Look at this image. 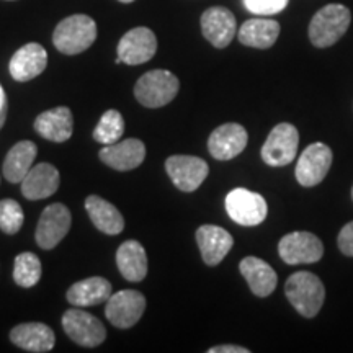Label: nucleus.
<instances>
[{
  "mask_svg": "<svg viewBox=\"0 0 353 353\" xmlns=\"http://www.w3.org/2000/svg\"><path fill=\"white\" fill-rule=\"evenodd\" d=\"M352 13L342 3H329L316 12L309 23V39L316 48H330L347 33Z\"/></svg>",
  "mask_w": 353,
  "mask_h": 353,
  "instance_id": "7ed1b4c3",
  "label": "nucleus"
},
{
  "mask_svg": "<svg viewBox=\"0 0 353 353\" xmlns=\"http://www.w3.org/2000/svg\"><path fill=\"white\" fill-rule=\"evenodd\" d=\"M280 34V23L267 19H250L241 26L237 38L244 46L268 50L276 43Z\"/></svg>",
  "mask_w": 353,
  "mask_h": 353,
  "instance_id": "bb28decb",
  "label": "nucleus"
},
{
  "mask_svg": "<svg viewBox=\"0 0 353 353\" xmlns=\"http://www.w3.org/2000/svg\"><path fill=\"white\" fill-rule=\"evenodd\" d=\"M278 254L288 265L316 263L324 255V245L316 234L294 231L281 237L278 242Z\"/></svg>",
  "mask_w": 353,
  "mask_h": 353,
  "instance_id": "6e6552de",
  "label": "nucleus"
},
{
  "mask_svg": "<svg viewBox=\"0 0 353 353\" xmlns=\"http://www.w3.org/2000/svg\"><path fill=\"white\" fill-rule=\"evenodd\" d=\"M196 244L200 247L203 262L210 267H216L232 249L234 239L226 229L213 224H203L196 231Z\"/></svg>",
  "mask_w": 353,
  "mask_h": 353,
  "instance_id": "dca6fc26",
  "label": "nucleus"
},
{
  "mask_svg": "<svg viewBox=\"0 0 353 353\" xmlns=\"http://www.w3.org/2000/svg\"><path fill=\"white\" fill-rule=\"evenodd\" d=\"M123 132H125V120L121 113L118 110H108L94 130V139L103 145L114 144L120 141Z\"/></svg>",
  "mask_w": 353,
  "mask_h": 353,
  "instance_id": "c85d7f7f",
  "label": "nucleus"
},
{
  "mask_svg": "<svg viewBox=\"0 0 353 353\" xmlns=\"http://www.w3.org/2000/svg\"><path fill=\"white\" fill-rule=\"evenodd\" d=\"M48 65V52L39 43H28L12 56L8 70L17 82H28L38 77Z\"/></svg>",
  "mask_w": 353,
  "mask_h": 353,
  "instance_id": "a211bd4d",
  "label": "nucleus"
},
{
  "mask_svg": "<svg viewBox=\"0 0 353 353\" xmlns=\"http://www.w3.org/2000/svg\"><path fill=\"white\" fill-rule=\"evenodd\" d=\"M145 159V145L139 139H125L105 145L100 151V161L114 170L126 172L139 167Z\"/></svg>",
  "mask_w": 353,
  "mask_h": 353,
  "instance_id": "f3484780",
  "label": "nucleus"
},
{
  "mask_svg": "<svg viewBox=\"0 0 353 353\" xmlns=\"http://www.w3.org/2000/svg\"><path fill=\"white\" fill-rule=\"evenodd\" d=\"M43 268L41 262L37 255L32 252L19 254L15 257V265H13V280L21 288H32L41 278Z\"/></svg>",
  "mask_w": 353,
  "mask_h": 353,
  "instance_id": "cd10ccee",
  "label": "nucleus"
},
{
  "mask_svg": "<svg viewBox=\"0 0 353 353\" xmlns=\"http://www.w3.org/2000/svg\"><path fill=\"white\" fill-rule=\"evenodd\" d=\"M118 270L131 283L143 281L148 275V255L138 241H126L117 250Z\"/></svg>",
  "mask_w": 353,
  "mask_h": 353,
  "instance_id": "b1692460",
  "label": "nucleus"
},
{
  "mask_svg": "<svg viewBox=\"0 0 353 353\" xmlns=\"http://www.w3.org/2000/svg\"><path fill=\"white\" fill-rule=\"evenodd\" d=\"M239 270L255 296L267 298L275 291L278 276L265 260L259 257H245L239 263Z\"/></svg>",
  "mask_w": 353,
  "mask_h": 353,
  "instance_id": "4be33fe9",
  "label": "nucleus"
},
{
  "mask_svg": "<svg viewBox=\"0 0 353 353\" xmlns=\"http://www.w3.org/2000/svg\"><path fill=\"white\" fill-rule=\"evenodd\" d=\"M10 341L21 350L44 353L52 350L56 343V335L51 327L43 322H25L12 329Z\"/></svg>",
  "mask_w": 353,
  "mask_h": 353,
  "instance_id": "aec40b11",
  "label": "nucleus"
},
{
  "mask_svg": "<svg viewBox=\"0 0 353 353\" xmlns=\"http://www.w3.org/2000/svg\"><path fill=\"white\" fill-rule=\"evenodd\" d=\"M85 210L90 216L94 226L99 231L108 234V236H117L125 229V219L118 208L112 203L103 200V198L90 195L85 200Z\"/></svg>",
  "mask_w": 353,
  "mask_h": 353,
  "instance_id": "393cba45",
  "label": "nucleus"
},
{
  "mask_svg": "<svg viewBox=\"0 0 353 353\" xmlns=\"http://www.w3.org/2000/svg\"><path fill=\"white\" fill-rule=\"evenodd\" d=\"M118 57L128 65H138L152 59L157 51V38L152 30L138 26L123 34L118 43Z\"/></svg>",
  "mask_w": 353,
  "mask_h": 353,
  "instance_id": "ddd939ff",
  "label": "nucleus"
},
{
  "mask_svg": "<svg viewBox=\"0 0 353 353\" xmlns=\"http://www.w3.org/2000/svg\"><path fill=\"white\" fill-rule=\"evenodd\" d=\"M290 0H244V6L255 15H275L285 10Z\"/></svg>",
  "mask_w": 353,
  "mask_h": 353,
  "instance_id": "7c9ffc66",
  "label": "nucleus"
},
{
  "mask_svg": "<svg viewBox=\"0 0 353 353\" xmlns=\"http://www.w3.org/2000/svg\"><path fill=\"white\" fill-rule=\"evenodd\" d=\"M352 200H353V187H352Z\"/></svg>",
  "mask_w": 353,
  "mask_h": 353,
  "instance_id": "e433bc0d",
  "label": "nucleus"
},
{
  "mask_svg": "<svg viewBox=\"0 0 353 353\" xmlns=\"http://www.w3.org/2000/svg\"><path fill=\"white\" fill-rule=\"evenodd\" d=\"M249 134L239 123H226L210 134L208 151L216 161H231L244 151Z\"/></svg>",
  "mask_w": 353,
  "mask_h": 353,
  "instance_id": "4468645a",
  "label": "nucleus"
},
{
  "mask_svg": "<svg viewBox=\"0 0 353 353\" xmlns=\"http://www.w3.org/2000/svg\"><path fill=\"white\" fill-rule=\"evenodd\" d=\"M7 113H8V105H6V107H3V108H0V130H2L3 125H6Z\"/></svg>",
  "mask_w": 353,
  "mask_h": 353,
  "instance_id": "72a5a7b5",
  "label": "nucleus"
},
{
  "mask_svg": "<svg viewBox=\"0 0 353 353\" xmlns=\"http://www.w3.org/2000/svg\"><path fill=\"white\" fill-rule=\"evenodd\" d=\"M145 298L136 290H121L113 293L107 301L105 316L118 329H130L143 317Z\"/></svg>",
  "mask_w": 353,
  "mask_h": 353,
  "instance_id": "9b49d317",
  "label": "nucleus"
},
{
  "mask_svg": "<svg viewBox=\"0 0 353 353\" xmlns=\"http://www.w3.org/2000/svg\"><path fill=\"white\" fill-rule=\"evenodd\" d=\"M165 170L172 183L182 192H195L210 174L205 161L195 156H170L165 161Z\"/></svg>",
  "mask_w": 353,
  "mask_h": 353,
  "instance_id": "f8f14e48",
  "label": "nucleus"
},
{
  "mask_svg": "<svg viewBox=\"0 0 353 353\" xmlns=\"http://www.w3.org/2000/svg\"><path fill=\"white\" fill-rule=\"evenodd\" d=\"M63 327L70 341L76 342L81 347H99L107 339L105 325L90 312L77 309V306L64 312Z\"/></svg>",
  "mask_w": 353,
  "mask_h": 353,
  "instance_id": "0eeeda50",
  "label": "nucleus"
},
{
  "mask_svg": "<svg viewBox=\"0 0 353 353\" xmlns=\"http://www.w3.org/2000/svg\"><path fill=\"white\" fill-rule=\"evenodd\" d=\"M97 39V23L88 15H70L57 23L52 33V43L63 54H81Z\"/></svg>",
  "mask_w": 353,
  "mask_h": 353,
  "instance_id": "f03ea898",
  "label": "nucleus"
},
{
  "mask_svg": "<svg viewBox=\"0 0 353 353\" xmlns=\"http://www.w3.org/2000/svg\"><path fill=\"white\" fill-rule=\"evenodd\" d=\"M72 216L63 203H52L43 210L37 226V244L44 250H51L68 236Z\"/></svg>",
  "mask_w": 353,
  "mask_h": 353,
  "instance_id": "9d476101",
  "label": "nucleus"
},
{
  "mask_svg": "<svg viewBox=\"0 0 353 353\" xmlns=\"http://www.w3.org/2000/svg\"><path fill=\"white\" fill-rule=\"evenodd\" d=\"M337 244L343 255H347V257H353V221L347 223L345 226L342 228V231L339 232Z\"/></svg>",
  "mask_w": 353,
  "mask_h": 353,
  "instance_id": "2f4dec72",
  "label": "nucleus"
},
{
  "mask_svg": "<svg viewBox=\"0 0 353 353\" xmlns=\"http://www.w3.org/2000/svg\"><path fill=\"white\" fill-rule=\"evenodd\" d=\"M250 350L241 345H218L210 348L208 353H249Z\"/></svg>",
  "mask_w": 353,
  "mask_h": 353,
  "instance_id": "473e14b6",
  "label": "nucleus"
},
{
  "mask_svg": "<svg viewBox=\"0 0 353 353\" xmlns=\"http://www.w3.org/2000/svg\"><path fill=\"white\" fill-rule=\"evenodd\" d=\"M112 294V285L107 278L90 276L70 286L68 290V301L72 306L88 307L107 303Z\"/></svg>",
  "mask_w": 353,
  "mask_h": 353,
  "instance_id": "5701e85b",
  "label": "nucleus"
},
{
  "mask_svg": "<svg viewBox=\"0 0 353 353\" xmlns=\"http://www.w3.org/2000/svg\"><path fill=\"white\" fill-rule=\"evenodd\" d=\"M25 214L20 203L15 200H0V229L6 234H17L23 226Z\"/></svg>",
  "mask_w": 353,
  "mask_h": 353,
  "instance_id": "c756f323",
  "label": "nucleus"
},
{
  "mask_svg": "<svg viewBox=\"0 0 353 353\" xmlns=\"http://www.w3.org/2000/svg\"><path fill=\"white\" fill-rule=\"evenodd\" d=\"M61 175L54 165L41 162L32 167V170L21 180V193L26 200H44L54 195L59 188Z\"/></svg>",
  "mask_w": 353,
  "mask_h": 353,
  "instance_id": "6ab92c4d",
  "label": "nucleus"
},
{
  "mask_svg": "<svg viewBox=\"0 0 353 353\" xmlns=\"http://www.w3.org/2000/svg\"><path fill=\"white\" fill-rule=\"evenodd\" d=\"M34 131L52 143H65L74 131L72 113L68 107L51 108L38 114L34 120Z\"/></svg>",
  "mask_w": 353,
  "mask_h": 353,
  "instance_id": "412c9836",
  "label": "nucleus"
},
{
  "mask_svg": "<svg viewBox=\"0 0 353 353\" xmlns=\"http://www.w3.org/2000/svg\"><path fill=\"white\" fill-rule=\"evenodd\" d=\"M38 148L32 141H20L8 151L3 161V176L12 183H21L26 174L32 170L37 159Z\"/></svg>",
  "mask_w": 353,
  "mask_h": 353,
  "instance_id": "a878e982",
  "label": "nucleus"
},
{
  "mask_svg": "<svg viewBox=\"0 0 353 353\" xmlns=\"http://www.w3.org/2000/svg\"><path fill=\"white\" fill-rule=\"evenodd\" d=\"M299 132L290 123H280L268 134L262 145V159L272 167H285L294 161L298 154Z\"/></svg>",
  "mask_w": 353,
  "mask_h": 353,
  "instance_id": "423d86ee",
  "label": "nucleus"
},
{
  "mask_svg": "<svg viewBox=\"0 0 353 353\" xmlns=\"http://www.w3.org/2000/svg\"><path fill=\"white\" fill-rule=\"evenodd\" d=\"M332 149L324 143H314L304 149L296 164V180L301 187L311 188L319 185L332 165Z\"/></svg>",
  "mask_w": 353,
  "mask_h": 353,
  "instance_id": "1a4fd4ad",
  "label": "nucleus"
},
{
  "mask_svg": "<svg viewBox=\"0 0 353 353\" xmlns=\"http://www.w3.org/2000/svg\"><path fill=\"white\" fill-rule=\"evenodd\" d=\"M120 2H123V3H131V2H134V0H120Z\"/></svg>",
  "mask_w": 353,
  "mask_h": 353,
  "instance_id": "c9c22d12",
  "label": "nucleus"
},
{
  "mask_svg": "<svg viewBox=\"0 0 353 353\" xmlns=\"http://www.w3.org/2000/svg\"><path fill=\"white\" fill-rule=\"evenodd\" d=\"M226 211L234 223L245 228L262 224L268 214V206L260 193L247 188H236L228 193Z\"/></svg>",
  "mask_w": 353,
  "mask_h": 353,
  "instance_id": "39448f33",
  "label": "nucleus"
},
{
  "mask_svg": "<svg viewBox=\"0 0 353 353\" xmlns=\"http://www.w3.org/2000/svg\"><path fill=\"white\" fill-rule=\"evenodd\" d=\"M285 294L303 317H316L325 299V288L321 278L311 272L293 273L285 285Z\"/></svg>",
  "mask_w": 353,
  "mask_h": 353,
  "instance_id": "f257e3e1",
  "label": "nucleus"
},
{
  "mask_svg": "<svg viewBox=\"0 0 353 353\" xmlns=\"http://www.w3.org/2000/svg\"><path fill=\"white\" fill-rule=\"evenodd\" d=\"M201 32L218 50H224L237 32L236 17L226 7H210L201 15Z\"/></svg>",
  "mask_w": 353,
  "mask_h": 353,
  "instance_id": "2eb2a0df",
  "label": "nucleus"
},
{
  "mask_svg": "<svg viewBox=\"0 0 353 353\" xmlns=\"http://www.w3.org/2000/svg\"><path fill=\"white\" fill-rule=\"evenodd\" d=\"M179 88V79L170 70L156 69L139 77L134 85V97L145 108H161L175 99Z\"/></svg>",
  "mask_w": 353,
  "mask_h": 353,
  "instance_id": "20e7f679",
  "label": "nucleus"
},
{
  "mask_svg": "<svg viewBox=\"0 0 353 353\" xmlns=\"http://www.w3.org/2000/svg\"><path fill=\"white\" fill-rule=\"evenodd\" d=\"M6 105H8L7 103V95H6V90H3V87L0 85V108H3Z\"/></svg>",
  "mask_w": 353,
  "mask_h": 353,
  "instance_id": "f704fd0d",
  "label": "nucleus"
}]
</instances>
